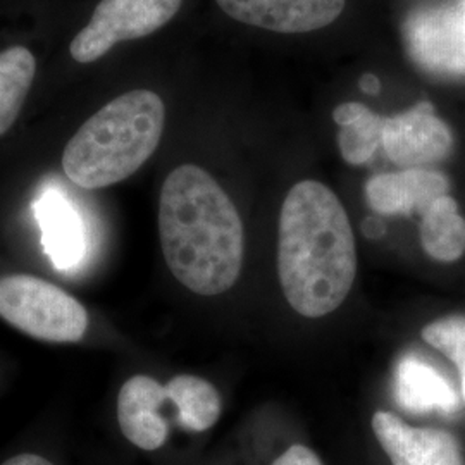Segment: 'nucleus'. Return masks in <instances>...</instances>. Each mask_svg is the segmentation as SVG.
<instances>
[{"label":"nucleus","instance_id":"nucleus-1","mask_svg":"<svg viewBox=\"0 0 465 465\" xmlns=\"http://www.w3.org/2000/svg\"><path fill=\"white\" fill-rule=\"evenodd\" d=\"M159 236L167 267L202 297L228 292L238 282L245 234L228 193L193 164L169 173L159 199Z\"/></svg>","mask_w":465,"mask_h":465},{"label":"nucleus","instance_id":"nucleus-2","mask_svg":"<svg viewBox=\"0 0 465 465\" xmlns=\"http://www.w3.org/2000/svg\"><path fill=\"white\" fill-rule=\"evenodd\" d=\"M278 274L284 299L300 316H328L349 297L357 276L355 236L326 184L303 180L282 202Z\"/></svg>","mask_w":465,"mask_h":465},{"label":"nucleus","instance_id":"nucleus-3","mask_svg":"<svg viewBox=\"0 0 465 465\" xmlns=\"http://www.w3.org/2000/svg\"><path fill=\"white\" fill-rule=\"evenodd\" d=\"M164 121V102L150 90H134L109 102L67 142L63 169L69 182L84 190L124 182L159 147Z\"/></svg>","mask_w":465,"mask_h":465},{"label":"nucleus","instance_id":"nucleus-4","mask_svg":"<svg viewBox=\"0 0 465 465\" xmlns=\"http://www.w3.org/2000/svg\"><path fill=\"white\" fill-rule=\"evenodd\" d=\"M0 317L49 343H78L88 328L84 305L59 286L30 274L0 278Z\"/></svg>","mask_w":465,"mask_h":465},{"label":"nucleus","instance_id":"nucleus-5","mask_svg":"<svg viewBox=\"0 0 465 465\" xmlns=\"http://www.w3.org/2000/svg\"><path fill=\"white\" fill-rule=\"evenodd\" d=\"M405 45L417 66L434 78L465 82V0L419 7L403 26Z\"/></svg>","mask_w":465,"mask_h":465},{"label":"nucleus","instance_id":"nucleus-6","mask_svg":"<svg viewBox=\"0 0 465 465\" xmlns=\"http://www.w3.org/2000/svg\"><path fill=\"white\" fill-rule=\"evenodd\" d=\"M182 7V0H102L92 19L71 42V57L88 64L119 42L161 30Z\"/></svg>","mask_w":465,"mask_h":465},{"label":"nucleus","instance_id":"nucleus-7","mask_svg":"<svg viewBox=\"0 0 465 465\" xmlns=\"http://www.w3.org/2000/svg\"><path fill=\"white\" fill-rule=\"evenodd\" d=\"M453 134L436 116L434 105L422 100L405 113L384 117L381 147L388 159L401 167H428L445 161L453 152Z\"/></svg>","mask_w":465,"mask_h":465},{"label":"nucleus","instance_id":"nucleus-8","mask_svg":"<svg viewBox=\"0 0 465 465\" xmlns=\"http://www.w3.org/2000/svg\"><path fill=\"white\" fill-rule=\"evenodd\" d=\"M372 431L393 465H465L459 440L445 430L414 428L391 412L378 411Z\"/></svg>","mask_w":465,"mask_h":465},{"label":"nucleus","instance_id":"nucleus-9","mask_svg":"<svg viewBox=\"0 0 465 465\" xmlns=\"http://www.w3.org/2000/svg\"><path fill=\"white\" fill-rule=\"evenodd\" d=\"M232 19L278 34L316 32L343 13L347 0H216Z\"/></svg>","mask_w":465,"mask_h":465},{"label":"nucleus","instance_id":"nucleus-10","mask_svg":"<svg viewBox=\"0 0 465 465\" xmlns=\"http://www.w3.org/2000/svg\"><path fill=\"white\" fill-rule=\"evenodd\" d=\"M449 192V178L430 167L384 173L372 176L366 184L371 209L382 216H420L434 200Z\"/></svg>","mask_w":465,"mask_h":465},{"label":"nucleus","instance_id":"nucleus-11","mask_svg":"<svg viewBox=\"0 0 465 465\" xmlns=\"http://www.w3.org/2000/svg\"><path fill=\"white\" fill-rule=\"evenodd\" d=\"M166 403L171 400L164 384L145 374L130 378L117 397V420L124 438L138 449H161L169 436V424L161 412Z\"/></svg>","mask_w":465,"mask_h":465},{"label":"nucleus","instance_id":"nucleus-12","mask_svg":"<svg viewBox=\"0 0 465 465\" xmlns=\"http://www.w3.org/2000/svg\"><path fill=\"white\" fill-rule=\"evenodd\" d=\"M34 213L42 232V247L52 264L61 271L80 266L86 252V230L76 205L50 186L35 200Z\"/></svg>","mask_w":465,"mask_h":465},{"label":"nucleus","instance_id":"nucleus-13","mask_svg":"<svg viewBox=\"0 0 465 465\" xmlns=\"http://www.w3.org/2000/svg\"><path fill=\"white\" fill-rule=\"evenodd\" d=\"M395 395L400 407L411 414H453L459 395L451 382L420 355H405L395 374Z\"/></svg>","mask_w":465,"mask_h":465},{"label":"nucleus","instance_id":"nucleus-14","mask_svg":"<svg viewBox=\"0 0 465 465\" xmlns=\"http://www.w3.org/2000/svg\"><path fill=\"white\" fill-rule=\"evenodd\" d=\"M420 243L438 262H455L465 253V219L457 200L443 195L420 214Z\"/></svg>","mask_w":465,"mask_h":465},{"label":"nucleus","instance_id":"nucleus-15","mask_svg":"<svg viewBox=\"0 0 465 465\" xmlns=\"http://www.w3.org/2000/svg\"><path fill=\"white\" fill-rule=\"evenodd\" d=\"M334 123L340 126L338 145L341 157L351 164H366L381 145L384 117L361 102H347L334 109Z\"/></svg>","mask_w":465,"mask_h":465},{"label":"nucleus","instance_id":"nucleus-16","mask_svg":"<svg viewBox=\"0 0 465 465\" xmlns=\"http://www.w3.org/2000/svg\"><path fill=\"white\" fill-rule=\"evenodd\" d=\"M166 391L176 409V422L184 431H207L221 416V397L216 388L199 376H174L167 382Z\"/></svg>","mask_w":465,"mask_h":465},{"label":"nucleus","instance_id":"nucleus-17","mask_svg":"<svg viewBox=\"0 0 465 465\" xmlns=\"http://www.w3.org/2000/svg\"><path fill=\"white\" fill-rule=\"evenodd\" d=\"M36 73L35 55L26 47L0 52V136L7 134L26 102Z\"/></svg>","mask_w":465,"mask_h":465},{"label":"nucleus","instance_id":"nucleus-18","mask_svg":"<svg viewBox=\"0 0 465 465\" xmlns=\"http://www.w3.org/2000/svg\"><path fill=\"white\" fill-rule=\"evenodd\" d=\"M422 340L440 350L453 366L459 369L460 376H465V317L450 316L438 319L424 326L420 332Z\"/></svg>","mask_w":465,"mask_h":465},{"label":"nucleus","instance_id":"nucleus-19","mask_svg":"<svg viewBox=\"0 0 465 465\" xmlns=\"http://www.w3.org/2000/svg\"><path fill=\"white\" fill-rule=\"evenodd\" d=\"M272 465H322L319 457L305 445H293L282 453Z\"/></svg>","mask_w":465,"mask_h":465},{"label":"nucleus","instance_id":"nucleus-20","mask_svg":"<svg viewBox=\"0 0 465 465\" xmlns=\"http://www.w3.org/2000/svg\"><path fill=\"white\" fill-rule=\"evenodd\" d=\"M2 465H54L50 464L47 459L40 457V455H34V453H23V455H16L9 460H5Z\"/></svg>","mask_w":465,"mask_h":465},{"label":"nucleus","instance_id":"nucleus-21","mask_svg":"<svg viewBox=\"0 0 465 465\" xmlns=\"http://www.w3.org/2000/svg\"><path fill=\"white\" fill-rule=\"evenodd\" d=\"M359 84H361V90L366 92L369 95H376L381 90V84L374 74H364Z\"/></svg>","mask_w":465,"mask_h":465}]
</instances>
